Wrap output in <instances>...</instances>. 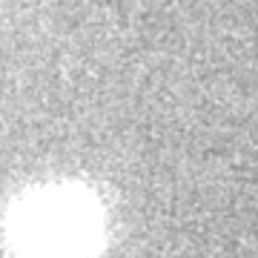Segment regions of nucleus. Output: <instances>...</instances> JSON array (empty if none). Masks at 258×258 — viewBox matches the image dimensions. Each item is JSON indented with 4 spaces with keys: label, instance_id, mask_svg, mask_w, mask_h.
<instances>
[{
    "label": "nucleus",
    "instance_id": "obj_1",
    "mask_svg": "<svg viewBox=\"0 0 258 258\" xmlns=\"http://www.w3.org/2000/svg\"><path fill=\"white\" fill-rule=\"evenodd\" d=\"M18 238L29 258H81L95 238V212L75 195H43L20 215Z\"/></svg>",
    "mask_w": 258,
    "mask_h": 258
}]
</instances>
